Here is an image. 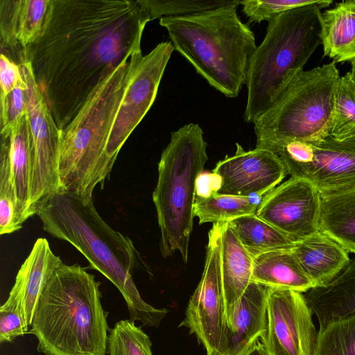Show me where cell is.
<instances>
[{"label": "cell", "mask_w": 355, "mask_h": 355, "mask_svg": "<svg viewBox=\"0 0 355 355\" xmlns=\"http://www.w3.org/2000/svg\"><path fill=\"white\" fill-rule=\"evenodd\" d=\"M6 141L1 139L0 153V234H11L22 227Z\"/></svg>", "instance_id": "obj_29"}, {"label": "cell", "mask_w": 355, "mask_h": 355, "mask_svg": "<svg viewBox=\"0 0 355 355\" xmlns=\"http://www.w3.org/2000/svg\"><path fill=\"white\" fill-rule=\"evenodd\" d=\"M324 55L336 62L355 59V0L343 1L320 17Z\"/></svg>", "instance_id": "obj_22"}, {"label": "cell", "mask_w": 355, "mask_h": 355, "mask_svg": "<svg viewBox=\"0 0 355 355\" xmlns=\"http://www.w3.org/2000/svg\"><path fill=\"white\" fill-rule=\"evenodd\" d=\"M268 287L252 282L226 326L218 355H243L259 340L266 327Z\"/></svg>", "instance_id": "obj_16"}, {"label": "cell", "mask_w": 355, "mask_h": 355, "mask_svg": "<svg viewBox=\"0 0 355 355\" xmlns=\"http://www.w3.org/2000/svg\"><path fill=\"white\" fill-rule=\"evenodd\" d=\"M351 64V72L355 74V59L350 62Z\"/></svg>", "instance_id": "obj_40"}, {"label": "cell", "mask_w": 355, "mask_h": 355, "mask_svg": "<svg viewBox=\"0 0 355 355\" xmlns=\"http://www.w3.org/2000/svg\"><path fill=\"white\" fill-rule=\"evenodd\" d=\"M340 78L334 62L291 70L272 105L253 121L256 148L273 152L290 142H311L330 135Z\"/></svg>", "instance_id": "obj_6"}, {"label": "cell", "mask_w": 355, "mask_h": 355, "mask_svg": "<svg viewBox=\"0 0 355 355\" xmlns=\"http://www.w3.org/2000/svg\"><path fill=\"white\" fill-rule=\"evenodd\" d=\"M314 355H355V313L319 329Z\"/></svg>", "instance_id": "obj_28"}, {"label": "cell", "mask_w": 355, "mask_h": 355, "mask_svg": "<svg viewBox=\"0 0 355 355\" xmlns=\"http://www.w3.org/2000/svg\"><path fill=\"white\" fill-rule=\"evenodd\" d=\"M27 331L21 313L3 306L0 308V343L12 342Z\"/></svg>", "instance_id": "obj_36"}, {"label": "cell", "mask_w": 355, "mask_h": 355, "mask_svg": "<svg viewBox=\"0 0 355 355\" xmlns=\"http://www.w3.org/2000/svg\"><path fill=\"white\" fill-rule=\"evenodd\" d=\"M26 88L22 77L12 91L0 97L1 135H8L27 114Z\"/></svg>", "instance_id": "obj_34"}, {"label": "cell", "mask_w": 355, "mask_h": 355, "mask_svg": "<svg viewBox=\"0 0 355 355\" xmlns=\"http://www.w3.org/2000/svg\"><path fill=\"white\" fill-rule=\"evenodd\" d=\"M203 130L190 123L173 132L158 163L153 192L160 231V251L167 258L179 252L188 261L193 230L196 180L208 160Z\"/></svg>", "instance_id": "obj_8"}, {"label": "cell", "mask_w": 355, "mask_h": 355, "mask_svg": "<svg viewBox=\"0 0 355 355\" xmlns=\"http://www.w3.org/2000/svg\"><path fill=\"white\" fill-rule=\"evenodd\" d=\"M150 21L137 0H50L40 35L23 49L20 63H30L60 130L104 79L141 50Z\"/></svg>", "instance_id": "obj_1"}, {"label": "cell", "mask_w": 355, "mask_h": 355, "mask_svg": "<svg viewBox=\"0 0 355 355\" xmlns=\"http://www.w3.org/2000/svg\"><path fill=\"white\" fill-rule=\"evenodd\" d=\"M49 4L50 0H21L18 40L22 49L40 35Z\"/></svg>", "instance_id": "obj_32"}, {"label": "cell", "mask_w": 355, "mask_h": 355, "mask_svg": "<svg viewBox=\"0 0 355 355\" xmlns=\"http://www.w3.org/2000/svg\"><path fill=\"white\" fill-rule=\"evenodd\" d=\"M330 135L338 140L355 138V74L351 71L337 85Z\"/></svg>", "instance_id": "obj_27"}, {"label": "cell", "mask_w": 355, "mask_h": 355, "mask_svg": "<svg viewBox=\"0 0 355 355\" xmlns=\"http://www.w3.org/2000/svg\"><path fill=\"white\" fill-rule=\"evenodd\" d=\"M333 1H321L286 11L268 22L266 33L250 61L243 118L253 121L273 103L286 74L303 69L321 44L322 8Z\"/></svg>", "instance_id": "obj_7"}, {"label": "cell", "mask_w": 355, "mask_h": 355, "mask_svg": "<svg viewBox=\"0 0 355 355\" xmlns=\"http://www.w3.org/2000/svg\"><path fill=\"white\" fill-rule=\"evenodd\" d=\"M62 260L51 250L48 241L40 238L21 264L7 301V307L17 309L22 315L26 329L31 326L33 314L43 284Z\"/></svg>", "instance_id": "obj_17"}, {"label": "cell", "mask_w": 355, "mask_h": 355, "mask_svg": "<svg viewBox=\"0 0 355 355\" xmlns=\"http://www.w3.org/2000/svg\"><path fill=\"white\" fill-rule=\"evenodd\" d=\"M305 300L315 314L320 328L355 313V259L331 282L305 293ZM319 328V329H320Z\"/></svg>", "instance_id": "obj_20"}, {"label": "cell", "mask_w": 355, "mask_h": 355, "mask_svg": "<svg viewBox=\"0 0 355 355\" xmlns=\"http://www.w3.org/2000/svg\"><path fill=\"white\" fill-rule=\"evenodd\" d=\"M44 230L76 248L90 266L108 279L124 297L130 320L158 327L168 313L156 309L141 297L134 271L145 263L132 241L113 230L101 217L92 197L60 189L50 194L37 208Z\"/></svg>", "instance_id": "obj_2"}, {"label": "cell", "mask_w": 355, "mask_h": 355, "mask_svg": "<svg viewBox=\"0 0 355 355\" xmlns=\"http://www.w3.org/2000/svg\"><path fill=\"white\" fill-rule=\"evenodd\" d=\"M243 355H268L260 340Z\"/></svg>", "instance_id": "obj_39"}, {"label": "cell", "mask_w": 355, "mask_h": 355, "mask_svg": "<svg viewBox=\"0 0 355 355\" xmlns=\"http://www.w3.org/2000/svg\"><path fill=\"white\" fill-rule=\"evenodd\" d=\"M319 193V231L355 253V187Z\"/></svg>", "instance_id": "obj_23"}, {"label": "cell", "mask_w": 355, "mask_h": 355, "mask_svg": "<svg viewBox=\"0 0 355 355\" xmlns=\"http://www.w3.org/2000/svg\"><path fill=\"white\" fill-rule=\"evenodd\" d=\"M26 88L28 116L33 148L29 213L37 214L41 202L60 189L58 162L60 130L35 82L29 62L19 64Z\"/></svg>", "instance_id": "obj_10"}, {"label": "cell", "mask_w": 355, "mask_h": 355, "mask_svg": "<svg viewBox=\"0 0 355 355\" xmlns=\"http://www.w3.org/2000/svg\"><path fill=\"white\" fill-rule=\"evenodd\" d=\"M322 0H244L241 1L243 12L250 22L270 21L276 16L299 7L317 4Z\"/></svg>", "instance_id": "obj_33"}, {"label": "cell", "mask_w": 355, "mask_h": 355, "mask_svg": "<svg viewBox=\"0 0 355 355\" xmlns=\"http://www.w3.org/2000/svg\"><path fill=\"white\" fill-rule=\"evenodd\" d=\"M221 271L227 325L252 282L253 256L243 246L229 222L221 223Z\"/></svg>", "instance_id": "obj_19"}, {"label": "cell", "mask_w": 355, "mask_h": 355, "mask_svg": "<svg viewBox=\"0 0 355 355\" xmlns=\"http://www.w3.org/2000/svg\"><path fill=\"white\" fill-rule=\"evenodd\" d=\"M173 51L171 42H162L146 55L141 50L130 55V80L107 146V154L114 163L130 135L153 105Z\"/></svg>", "instance_id": "obj_12"}, {"label": "cell", "mask_w": 355, "mask_h": 355, "mask_svg": "<svg viewBox=\"0 0 355 355\" xmlns=\"http://www.w3.org/2000/svg\"><path fill=\"white\" fill-rule=\"evenodd\" d=\"M265 196H237L214 193L206 198H195L194 217L199 224L229 222L256 214Z\"/></svg>", "instance_id": "obj_26"}, {"label": "cell", "mask_w": 355, "mask_h": 355, "mask_svg": "<svg viewBox=\"0 0 355 355\" xmlns=\"http://www.w3.org/2000/svg\"><path fill=\"white\" fill-rule=\"evenodd\" d=\"M291 250L315 287L331 282L350 261L345 248L320 231L295 241Z\"/></svg>", "instance_id": "obj_18"}, {"label": "cell", "mask_w": 355, "mask_h": 355, "mask_svg": "<svg viewBox=\"0 0 355 355\" xmlns=\"http://www.w3.org/2000/svg\"><path fill=\"white\" fill-rule=\"evenodd\" d=\"M252 282L302 293L315 287L291 250H270L254 256Z\"/></svg>", "instance_id": "obj_21"}, {"label": "cell", "mask_w": 355, "mask_h": 355, "mask_svg": "<svg viewBox=\"0 0 355 355\" xmlns=\"http://www.w3.org/2000/svg\"><path fill=\"white\" fill-rule=\"evenodd\" d=\"M219 177L211 173H202L196 180V197L206 198L216 193L220 188Z\"/></svg>", "instance_id": "obj_38"}, {"label": "cell", "mask_w": 355, "mask_h": 355, "mask_svg": "<svg viewBox=\"0 0 355 355\" xmlns=\"http://www.w3.org/2000/svg\"><path fill=\"white\" fill-rule=\"evenodd\" d=\"M100 282L78 264L61 261L46 279L34 309L31 332L44 355H105L107 313Z\"/></svg>", "instance_id": "obj_3"}, {"label": "cell", "mask_w": 355, "mask_h": 355, "mask_svg": "<svg viewBox=\"0 0 355 355\" xmlns=\"http://www.w3.org/2000/svg\"><path fill=\"white\" fill-rule=\"evenodd\" d=\"M220 247L221 223H216L209 232L201 279L189 300L185 318L179 325L196 336L207 355H218L227 326Z\"/></svg>", "instance_id": "obj_11"}, {"label": "cell", "mask_w": 355, "mask_h": 355, "mask_svg": "<svg viewBox=\"0 0 355 355\" xmlns=\"http://www.w3.org/2000/svg\"><path fill=\"white\" fill-rule=\"evenodd\" d=\"M212 172L220 180L217 193L237 196H266L287 175L272 151L258 148L246 151L238 143L235 153L218 162Z\"/></svg>", "instance_id": "obj_15"}, {"label": "cell", "mask_w": 355, "mask_h": 355, "mask_svg": "<svg viewBox=\"0 0 355 355\" xmlns=\"http://www.w3.org/2000/svg\"><path fill=\"white\" fill-rule=\"evenodd\" d=\"M239 6L159 19L174 50L228 98L237 97L245 84L250 61L257 46L254 33L237 14Z\"/></svg>", "instance_id": "obj_4"}, {"label": "cell", "mask_w": 355, "mask_h": 355, "mask_svg": "<svg viewBox=\"0 0 355 355\" xmlns=\"http://www.w3.org/2000/svg\"><path fill=\"white\" fill-rule=\"evenodd\" d=\"M22 79L19 64L4 54L0 55V97L12 91Z\"/></svg>", "instance_id": "obj_37"}, {"label": "cell", "mask_w": 355, "mask_h": 355, "mask_svg": "<svg viewBox=\"0 0 355 355\" xmlns=\"http://www.w3.org/2000/svg\"><path fill=\"white\" fill-rule=\"evenodd\" d=\"M1 138L4 139L8 145L18 213L24 223L31 218L29 202L33 169L32 138L28 112L8 135H1Z\"/></svg>", "instance_id": "obj_24"}, {"label": "cell", "mask_w": 355, "mask_h": 355, "mask_svg": "<svg viewBox=\"0 0 355 355\" xmlns=\"http://www.w3.org/2000/svg\"><path fill=\"white\" fill-rule=\"evenodd\" d=\"M300 292L268 287L266 327L259 340L268 355H314L318 332Z\"/></svg>", "instance_id": "obj_13"}, {"label": "cell", "mask_w": 355, "mask_h": 355, "mask_svg": "<svg viewBox=\"0 0 355 355\" xmlns=\"http://www.w3.org/2000/svg\"><path fill=\"white\" fill-rule=\"evenodd\" d=\"M287 174L311 182L319 192L355 187V138L293 141L273 151Z\"/></svg>", "instance_id": "obj_9"}, {"label": "cell", "mask_w": 355, "mask_h": 355, "mask_svg": "<svg viewBox=\"0 0 355 355\" xmlns=\"http://www.w3.org/2000/svg\"><path fill=\"white\" fill-rule=\"evenodd\" d=\"M20 4L21 0H0L1 51L14 49L19 44L18 28Z\"/></svg>", "instance_id": "obj_35"}, {"label": "cell", "mask_w": 355, "mask_h": 355, "mask_svg": "<svg viewBox=\"0 0 355 355\" xmlns=\"http://www.w3.org/2000/svg\"><path fill=\"white\" fill-rule=\"evenodd\" d=\"M256 214L295 241L303 239L319 232L320 193L291 177L263 197Z\"/></svg>", "instance_id": "obj_14"}, {"label": "cell", "mask_w": 355, "mask_h": 355, "mask_svg": "<svg viewBox=\"0 0 355 355\" xmlns=\"http://www.w3.org/2000/svg\"><path fill=\"white\" fill-rule=\"evenodd\" d=\"M243 246L253 256L275 250H291L295 241L256 214L229 221Z\"/></svg>", "instance_id": "obj_25"}, {"label": "cell", "mask_w": 355, "mask_h": 355, "mask_svg": "<svg viewBox=\"0 0 355 355\" xmlns=\"http://www.w3.org/2000/svg\"><path fill=\"white\" fill-rule=\"evenodd\" d=\"M129 60L125 59L104 79L60 130V189L92 197L96 187H103L110 178L114 163L107 154V146L130 80Z\"/></svg>", "instance_id": "obj_5"}, {"label": "cell", "mask_w": 355, "mask_h": 355, "mask_svg": "<svg viewBox=\"0 0 355 355\" xmlns=\"http://www.w3.org/2000/svg\"><path fill=\"white\" fill-rule=\"evenodd\" d=\"M150 20L202 12L224 6L240 5L239 0H137Z\"/></svg>", "instance_id": "obj_30"}, {"label": "cell", "mask_w": 355, "mask_h": 355, "mask_svg": "<svg viewBox=\"0 0 355 355\" xmlns=\"http://www.w3.org/2000/svg\"><path fill=\"white\" fill-rule=\"evenodd\" d=\"M151 347L149 336L130 320H120L110 330L109 355H153Z\"/></svg>", "instance_id": "obj_31"}]
</instances>
